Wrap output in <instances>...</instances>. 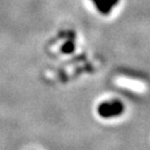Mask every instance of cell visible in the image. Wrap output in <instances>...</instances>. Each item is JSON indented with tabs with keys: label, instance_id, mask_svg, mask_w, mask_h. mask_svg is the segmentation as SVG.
<instances>
[{
	"label": "cell",
	"instance_id": "cell-1",
	"mask_svg": "<svg viewBox=\"0 0 150 150\" xmlns=\"http://www.w3.org/2000/svg\"><path fill=\"white\" fill-rule=\"evenodd\" d=\"M124 112V105L118 99H112L110 101H104L100 103L97 108V112L101 118L110 119V118L118 117Z\"/></svg>",
	"mask_w": 150,
	"mask_h": 150
},
{
	"label": "cell",
	"instance_id": "cell-2",
	"mask_svg": "<svg viewBox=\"0 0 150 150\" xmlns=\"http://www.w3.org/2000/svg\"><path fill=\"white\" fill-rule=\"evenodd\" d=\"M96 9L102 15H108L119 3V0H92Z\"/></svg>",
	"mask_w": 150,
	"mask_h": 150
}]
</instances>
